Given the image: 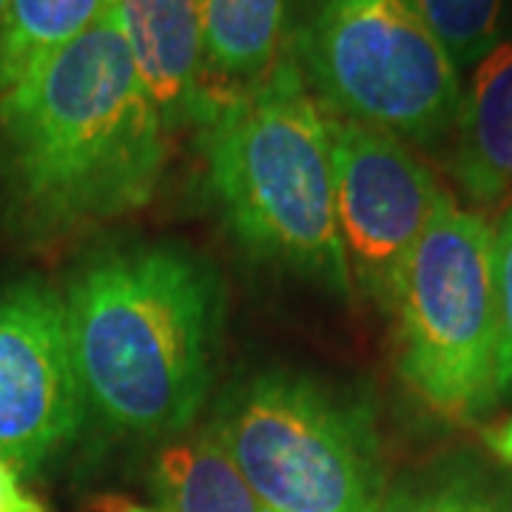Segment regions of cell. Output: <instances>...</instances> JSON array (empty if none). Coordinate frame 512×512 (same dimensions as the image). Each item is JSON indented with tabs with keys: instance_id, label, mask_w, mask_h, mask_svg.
I'll return each instance as SVG.
<instances>
[{
	"instance_id": "cell-1",
	"label": "cell",
	"mask_w": 512,
	"mask_h": 512,
	"mask_svg": "<svg viewBox=\"0 0 512 512\" xmlns=\"http://www.w3.org/2000/svg\"><path fill=\"white\" fill-rule=\"evenodd\" d=\"M168 131L111 9L0 92V214L55 242L148 208Z\"/></svg>"
},
{
	"instance_id": "cell-2",
	"label": "cell",
	"mask_w": 512,
	"mask_h": 512,
	"mask_svg": "<svg viewBox=\"0 0 512 512\" xmlns=\"http://www.w3.org/2000/svg\"><path fill=\"white\" fill-rule=\"evenodd\" d=\"M63 302L94 416L134 436L188 430L220 359V271L180 242L106 245L74 268Z\"/></svg>"
},
{
	"instance_id": "cell-3",
	"label": "cell",
	"mask_w": 512,
	"mask_h": 512,
	"mask_svg": "<svg viewBox=\"0 0 512 512\" xmlns=\"http://www.w3.org/2000/svg\"><path fill=\"white\" fill-rule=\"evenodd\" d=\"M197 143L208 191L239 248L350 299L328 111L305 86L288 49L259 83L217 94L197 126Z\"/></svg>"
},
{
	"instance_id": "cell-4",
	"label": "cell",
	"mask_w": 512,
	"mask_h": 512,
	"mask_svg": "<svg viewBox=\"0 0 512 512\" xmlns=\"http://www.w3.org/2000/svg\"><path fill=\"white\" fill-rule=\"evenodd\" d=\"M288 55L333 117L410 148L450 146L464 77L410 0H302Z\"/></svg>"
},
{
	"instance_id": "cell-5",
	"label": "cell",
	"mask_w": 512,
	"mask_h": 512,
	"mask_svg": "<svg viewBox=\"0 0 512 512\" xmlns=\"http://www.w3.org/2000/svg\"><path fill=\"white\" fill-rule=\"evenodd\" d=\"M208 430L271 512H379V433L370 404L296 370L228 384Z\"/></svg>"
},
{
	"instance_id": "cell-6",
	"label": "cell",
	"mask_w": 512,
	"mask_h": 512,
	"mask_svg": "<svg viewBox=\"0 0 512 512\" xmlns=\"http://www.w3.org/2000/svg\"><path fill=\"white\" fill-rule=\"evenodd\" d=\"M396 370L430 413L487 419L501 399L493 228L447 191L404 259L387 308Z\"/></svg>"
},
{
	"instance_id": "cell-7",
	"label": "cell",
	"mask_w": 512,
	"mask_h": 512,
	"mask_svg": "<svg viewBox=\"0 0 512 512\" xmlns=\"http://www.w3.org/2000/svg\"><path fill=\"white\" fill-rule=\"evenodd\" d=\"M336 225L353 291L387 308L404 259L447 194L416 148L328 114Z\"/></svg>"
},
{
	"instance_id": "cell-8",
	"label": "cell",
	"mask_w": 512,
	"mask_h": 512,
	"mask_svg": "<svg viewBox=\"0 0 512 512\" xmlns=\"http://www.w3.org/2000/svg\"><path fill=\"white\" fill-rule=\"evenodd\" d=\"M66 302L37 279L0 288V458L32 473L66 450L86 419Z\"/></svg>"
},
{
	"instance_id": "cell-9",
	"label": "cell",
	"mask_w": 512,
	"mask_h": 512,
	"mask_svg": "<svg viewBox=\"0 0 512 512\" xmlns=\"http://www.w3.org/2000/svg\"><path fill=\"white\" fill-rule=\"evenodd\" d=\"M111 15L165 131L200 126L214 106L205 89V0H114Z\"/></svg>"
},
{
	"instance_id": "cell-10",
	"label": "cell",
	"mask_w": 512,
	"mask_h": 512,
	"mask_svg": "<svg viewBox=\"0 0 512 512\" xmlns=\"http://www.w3.org/2000/svg\"><path fill=\"white\" fill-rule=\"evenodd\" d=\"M450 174L478 205L512 202V26L464 83Z\"/></svg>"
},
{
	"instance_id": "cell-11",
	"label": "cell",
	"mask_w": 512,
	"mask_h": 512,
	"mask_svg": "<svg viewBox=\"0 0 512 512\" xmlns=\"http://www.w3.org/2000/svg\"><path fill=\"white\" fill-rule=\"evenodd\" d=\"M291 20V0H205L208 94L259 83L285 55Z\"/></svg>"
},
{
	"instance_id": "cell-12",
	"label": "cell",
	"mask_w": 512,
	"mask_h": 512,
	"mask_svg": "<svg viewBox=\"0 0 512 512\" xmlns=\"http://www.w3.org/2000/svg\"><path fill=\"white\" fill-rule=\"evenodd\" d=\"M151 487L160 512H271L208 427L165 444Z\"/></svg>"
},
{
	"instance_id": "cell-13",
	"label": "cell",
	"mask_w": 512,
	"mask_h": 512,
	"mask_svg": "<svg viewBox=\"0 0 512 512\" xmlns=\"http://www.w3.org/2000/svg\"><path fill=\"white\" fill-rule=\"evenodd\" d=\"M114 0H9L0 20V92L103 18Z\"/></svg>"
},
{
	"instance_id": "cell-14",
	"label": "cell",
	"mask_w": 512,
	"mask_h": 512,
	"mask_svg": "<svg viewBox=\"0 0 512 512\" xmlns=\"http://www.w3.org/2000/svg\"><path fill=\"white\" fill-rule=\"evenodd\" d=\"M379 512H512V487L470 464H439L384 490Z\"/></svg>"
},
{
	"instance_id": "cell-15",
	"label": "cell",
	"mask_w": 512,
	"mask_h": 512,
	"mask_svg": "<svg viewBox=\"0 0 512 512\" xmlns=\"http://www.w3.org/2000/svg\"><path fill=\"white\" fill-rule=\"evenodd\" d=\"M456 66L470 72L512 26V0H410Z\"/></svg>"
},
{
	"instance_id": "cell-16",
	"label": "cell",
	"mask_w": 512,
	"mask_h": 512,
	"mask_svg": "<svg viewBox=\"0 0 512 512\" xmlns=\"http://www.w3.org/2000/svg\"><path fill=\"white\" fill-rule=\"evenodd\" d=\"M495 308H498V379L512 396V202L493 228Z\"/></svg>"
},
{
	"instance_id": "cell-17",
	"label": "cell",
	"mask_w": 512,
	"mask_h": 512,
	"mask_svg": "<svg viewBox=\"0 0 512 512\" xmlns=\"http://www.w3.org/2000/svg\"><path fill=\"white\" fill-rule=\"evenodd\" d=\"M0 512H46L35 495L20 484L18 470L3 458H0Z\"/></svg>"
},
{
	"instance_id": "cell-18",
	"label": "cell",
	"mask_w": 512,
	"mask_h": 512,
	"mask_svg": "<svg viewBox=\"0 0 512 512\" xmlns=\"http://www.w3.org/2000/svg\"><path fill=\"white\" fill-rule=\"evenodd\" d=\"M106 512H160V510H148V507L131 504V501H117V504H114V507H109Z\"/></svg>"
},
{
	"instance_id": "cell-19",
	"label": "cell",
	"mask_w": 512,
	"mask_h": 512,
	"mask_svg": "<svg viewBox=\"0 0 512 512\" xmlns=\"http://www.w3.org/2000/svg\"><path fill=\"white\" fill-rule=\"evenodd\" d=\"M6 3H9V0H0V20H3V12H6Z\"/></svg>"
}]
</instances>
